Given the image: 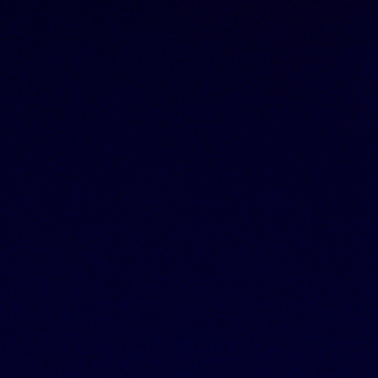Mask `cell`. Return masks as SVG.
<instances>
[]
</instances>
